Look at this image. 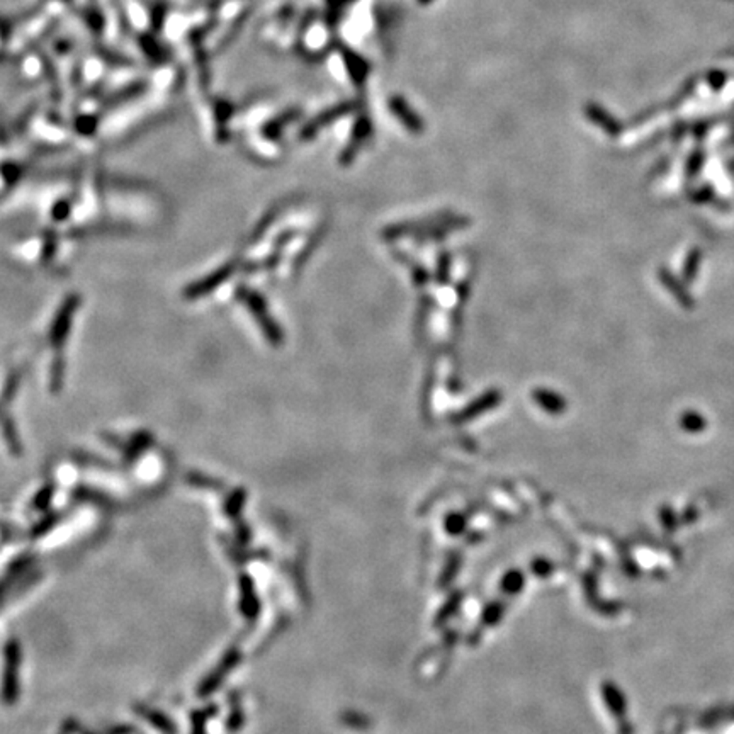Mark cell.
I'll return each instance as SVG.
<instances>
[{"mask_svg": "<svg viewBox=\"0 0 734 734\" xmlns=\"http://www.w3.org/2000/svg\"><path fill=\"white\" fill-rule=\"evenodd\" d=\"M23 376H24L23 367H17V369H14L11 374L7 376L6 383H4V388H2V403L9 405L12 400H14L17 391H19V388H21V383H23Z\"/></svg>", "mask_w": 734, "mask_h": 734, "instance_id": "6", "label": "cell"}, {"mask_svg": "<svg viewBox=\"0 0 734 734\" xmlns=\"http://www.w3.org/2000/svg\"><path fill=\"white\" fill-rule=\"evenodd\" d=\"M72 201L70 199H58L56 203L51 206V220L56 221V223H61L65 220H68V216L72 214Z\"/></svg>", "mask_w": 734, "mask_h": 734, "instance_id": "12", "label": "cell"}, {"mask_svg": "<svg viewBox=\"0 0 734 734\" xmlns=\"http://www.w3.org/2000/svg\"><path fill=\"white\" fill-rule=\"evenodd\" d=\"M658 277H659V281H661L663 286L666 287V291L670 292L673 298L679 301L684 308L692 309L693 306H696V301H693L692 294H690V292L687 291V287L684 286V282H680V279L676 277L671 270L659 269Z\"/></svg>", "mask_w": 734, "mask_h": 734, "instance_id": "4", "label": "cell"}, {"mask_svg": "<svg viewBox=\"0 0 734 734\" xmlns=\"http://www.w3.org/2000/svg\"><path fill=\"white\" fill-rule=\"evenodd\" d=\"M681 427L688 432H697L706 427V422L697 412H687L681 417Z\"/></svg>", "mask_w": 734, "mask_h": 734, "instance_id": "13", "label": "cell"}, {"mask_svg": "<svg viewBox=\"0 0 734 734\" xmlns=\"http://www.w3.org/2000/svg\"><path fill=\"white\" fill-rule=\"evenodd\" d=\"M701 262H702V250L698 247L692 248V250L688 252L687 259H685V262H684V267H681V277H684L685 282L696 281V277L698 274V267H701Z\"/></svg>", "mask_w": 734, "mask_h": 734, "instance_id": "7", "label": "cell"}, {"mask_svg": "<svg viewBox=\"0 0 734 734\" xmlns=\"http://www.w3.org/2000/svg\"><path fill=\"white\" fill-rule=\"evenodd\" d=\"M391 106H393V111H395V112H396V116H398V117H400V119H401V121H403L406 126H410V128H412V129H420V124H418V119H417V116H415V115H412V112H410V111H408V109H410V107H408V109H406V106H405V104H403V102H401V100H400V99L393 100V104H391Z\"/></svg>", "mask_w": 734, "mask_h": 734, "instance_id": "10", "label": "cell"}, {"mask_svg": "<svg viewBox=\"0 0 734 734\" xmlns=\"http://www.w3.org/2000/svg\"><path fill=\"white\" fill-rule=\"evenodd\" d=\"M65 373H67V362H65V357L58 352L50 367V391L53 395L60 393L61 388H63Z\"/></svg>", "mask_w": 734, "mask_h": 734, "instance_id": "5", "label": "cell"}, {"mask_svg": "<svg viewBox=\"0 0 734 734\" xmlns=\"http://www.w3.org/2000/svg\"><path fill=\"white\" fill-rule=\"evenodd\" d=\"M235 296H237L240 303L247 306L248 312L252 313V317L259 323V329L262 330L265 339H267V342L270 345H274V347L281 345L284 339L282 330L281 326L277 325V321L269 314L267 303H265L264 296L247 286H238L237 291H235Z\"/></svg>", "mask_w": 734, "mask_h": 734, "instance_id": "1", "label": "cell"}, {"mask_svg": "<svg viewBox=\"0 0 734 734\" xmlns=\"http://www.w3.org/2000/svg\"><path fill=\"white\" fill-rule=\"evenodd\" d=\"M714 198V191H712L711 186H702L698 187V189L693 191V194L690 196V199L693 201V203L697 204H706L709 203V201Z\"/></svg>", "mask_w": 734, "mask_h": 734, "instance_id": "14", "label": "cell"}, {"mask_svg": "<svg viewBox=\"0 0 734 734\" xmlns=\"http://www.w3.org/2000/svg\"><path fill=\"white\" fill-rule=\"evenodd\" d=\"M56 250H58V238H56V233L51 230H46L45 237H43L41 255H39L43 264H50V262L55 259Z\"/></svg>", "mask_w": 734, "mask_h": 734, "instance_id": "8", "label": "cell"}, {"mask_svg": "<svg viewBox=\"0 0 734 734\" xmlns=\"http://www.w3.org/2000/svg\"><path fill=\"white\" fill-rule=\"evenodd\" d=\"M80 296L72 292V294L65 296V299L61 301V304L56 309L53 321H51L50 334H48V340H50V345L55 349L56 352H61V349L67 344V339L72 331L73 318H75V313L80 306Z\"/></svg>", "mask_w": 734, "mask_h": 734, "instance_id": "2", "label": "cell"}, {"mask_svg": "<svg viewBox=\"0 0 734 734\" xmlns=\"http://www.w3.org/2000/svg\"><path fill=\"white\" fill-rule=\"evenodd\" d=\"M235 270H237V262H226L225 265H221V267L213 270L211 274L204 275V277L198 279V281L187 284V286L184 287L182 296L187 301H196V299L203 298V296L211 294L213 291H216L218 287H221L223 284L228 281L231 275L235 274Z\"/></svg>", "mask_w": 734, "mask_h": 734, "instance_id": "3", "label": "cell"}, {"mask_svg": "<svg viewBox=\"0 0 734 734\" xmlns=\"http://www.w3.org/2000/svg\"><path fill=\"white\" fill-rule=\"evenodd\" d=\"M702 164H703V155L701 151H696L693 153L692 156L688 159V164H687V176L688 179H693L698 174V170L702 169Z\"/></svg>", "mask_w": 734, "mask_h": 734, "instance_id": "15", "label": "cell"}, {"mask_svg": "<svg viewBox=\"0 0 734 734\" xmlns=\"http://www.w3.org/2000/svg\"><path fill=\"white\" fill-rule=\"evenodd\" d=\"M0 176H2L7 186H16L21 181V177H23V170H21L19 165L12 164V161H2L0 164Z\"/></svg>", "mask_w": 734, "mask_h": 734, "instance_id": "9", "label": "cell"}, {"mask_svg": "<svg viewBox=\"0 0 734 734\" xmlns=\"http://www.w3.org/2000/svg\"><path fill=\"white\" fill-rule=\"evenodd\" d=\"M2 430H4V435H6V440H7L9 447H11V451L19 452L21 444H19V439H17L16 425H14V422H12V418L7 417V415L2 418Z\"/></svg>", "mask_w": 734, "mask_h": 734, "instance_id": "11", "label": "cell"}]
</instances>
